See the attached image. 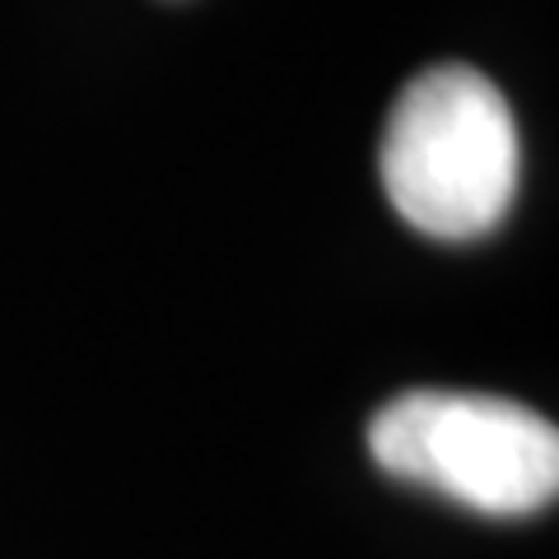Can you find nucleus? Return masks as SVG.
I'll use <instances>...</instances> for the list:
<instances>
[{"label":"nucleus","instance_id":"nucleus-2","mask_svg":"<svg viewBox=\"0 0 559 559\" xmlns=\"http://www.w3.org/2000/svg\"><path fill=\"white\" fill-rule=\"evenodd\" d=\"M388 476L485 518H527L559 495V429L522 401L480 392H401L369 419Z\"/></svg>","mask_w":559,"mask_h":559},{"label":"nucleus","instance_id":"nucleus-1","mask_svg":"<svg viewBox=\"0 0 559 559\" xmlns=\"http://www.w3.org/2000/svg\"><path fill=\"white\" fill-rule=\"evenodd\" d=\"M382 191L411 229L471 242L495 234L518 191V121L476 66H429L382 127Z\"/></svg>","mask_w":559,"mask_h":559}]
</instances>
